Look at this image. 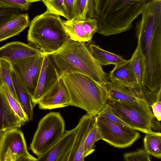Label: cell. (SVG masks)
<instances>
[{
  "mask_svg": "<svg viewBox=\"0 0 161 161\" xmlns=\"http://www.w3.org/2000/svg\"><path fill=\"white\" fill-rule=\"evenodd\" d=\"M141 14L136 35L144 65L145 86L158 93L161 92V0L150 2Z\"/></svg>",
  "mask_w": 161,
  "mask_h": 161,
  "instance_id": "cell-1",
  "label": "cell"
},
{
  "mask_svg": "<svg viewBox=\"0 0 161 161\" xmlns=\"http://www.w3.org/2000/svg\"><path fill=\"white\" fill-rule=\"evenodd\" d=\"M153 0H94L97 33L105 36L130 29L133 21Z\"/></svg>",
  "mask_w": 161,
  "mask_h": 161,
  "instance_id": "cell-2",
  "label": "cell"
},
{
  "mask_svg": "<svg viewBox=\"0 0 161 161\" xmlns=\"http://www.w3.org/2000/svg\"><path fill=\"white\" fill-rule=\"evenodd\" d=\"M50 56L60 75L66 72H78L101 85H105L108 81V74L93 57L85 42L69 39Z\"/></svg>",
  "mask_w": 161,
  "mask_h": 161,
  "instance_id": "cell-3",
  "label": "cell"
},
{
  "mask_svg": "<svg viewBox=\"0 0 161 161\" xmlns=\"http://www.w3.org/2000/svg\"><path fill=\"white\" fill-rule=\"evenodd\" d=\"M60 77L69 96V106L80 108L94 116L104 109L108 99L105 85L78 72H66Z\"/></svg>",
  "mask_w": 161,
  "mask_h": 161,
  "instance_id": "cell-4",
  "label": "cell"
},
{
  "mask_svg": "<svg viewBox=\"0 0 161 161\" xmlns=\"http://www.w3.org/2000/svg\"><path fill=\"white\" fill-rule=\"evenodd\" d=\"M69 39L58 15L46 11L30 24L27 40L45 54L51 55Z\"/></svg>",
  "mask_w": 161,
  "mask_h": 161,
  "instance_id": "cell-5",
  "label": "cell"
},
{
  "mask_svg": "<svg viewBox=\"0 0 161 161\" xmlns=\"http://www.w3.org/2000/svg\"><path fill=\"white\" fill-rule=\"evenodd\" d=\"M65 131L64 120L60 113L51 112L39 121L30 148L39 157L51 147Z\"/></svg>",
  "mask_w": 161,
  "mask_h": 161,
  "instance_id": "cell-6",
  "label": "cell"
},
{
  "mask_svg": "<svg viewBox=\"0 0 161 161\" xmlns=\"http://www.w3.org/2000/svg\"><path fill=\"white\" fill-rule=\"evenodd\" d=\"M109 105L117 116L138 131L147 133L153 132L154 127L153 114L129 103L108 99Z\"/></svg>",
  "mask_w": 161,
  "mask_h": 161,
  "instance_id": "cell-7",
  "label": "cell"
},
{
  "mask_svg": "<svg viewBox=\"0 0 161 161\" xmlns=\"http://www.w3.org/2000/svg\"><path fill=\"white\" fill-rule=\"evenodd\" d=\"M96 122L102 136V140L115 147H130L140 136L138 130L99 115L96 116Z\"/></svg>",
  "mask_w": 161,
  "mask_h": 161,
  "instance_id": "cell-8",
  "label": "cell"
},
{
  "mask_svg": "<svg viewBox=\"0 0 161 161\" xmlns=\"http://www.w3.org/2000/svg\"><path fill=\"white\" fill-rule=\"evenodd\" d=\"M16 127L0 134V161H36L29 153L23 132Z\"/></svg>",
  "mask_w": 161,
  "mask_h": 161,
  "instance_id": "cell-9",
  "label": "cell"
},
{
  "mask_svg": "<svg viewBox=\"0 0 161 161\" xmlns=\"http://www.w3.org/2000/svg\"><path fill=\"white\" fill-rule=\"evenodd\" d=\"M44 54L25 58L11 63L13 70L31 98L36 90Z\"/></svg>",
  "mask_w": 161,
  "mask_h": 161,
  "instance_id": "cell-10",
  "label": "cell"
},
{
  "mask_svg": "<svg viewBox=\"0 0 161 161\" xmlns=\"http://www.w3.org/2000/svg\"><path fill=\"white\" fill-rule=\"evenodd\" d=\"M60 76L51 58L44 54L36 90L31 97L33 108L38 104L40 98L56 85L60 79Z\"/></svg>",
  "mask_w": 161,
  "mask_h": 161,
  "instance_id": "cell-11",
  "label": "cell"
},
{
  "mask_svg": "<svg viewBox=\"0 0 161 161\" xmlns=\"http://www.w3.org/2000/svg\"><path fill=\"white\" fill-rule=\"evenodd\" d=\"M96 122V116H82L75 127L76 134L68 161H83L84 144L87 137Z\"/></svg>",
  "mask_w": 161,
  "mask_h": 161,
  "instance_id": "cell-12",
  "label": "cell"
},
{
  "mask_svg": "<svg viewBox=\"0 0 161 161\" xmlns=\"http://www.w3.org/2000/svg\"><path fill=\"white\" fill-rule=\"evenodd\" d=\"M76 134L75 127L66 131L61 138L37 161H68Z\"/></svg>",
  "mask_w": 161,
  "mask_h": 161,
  "instance_id": "cell-13",
  "label": "cell"
},
{
  "mask_svg": "<svg viewBox=\"0 0 161 161\" xmlns=\"http://www.w3.org/2000/svg\"><path fill=\"white\" fill-rule=\"evenodd\" d=\"M70 99L67 90L60 78L56 85L39 101L41 109H51L69 106Z\"/></svg>",
  "mask_w": 161,
  "mask_h": 161,
  "instance_id": "cell-14",
  "label": "cell"
},
{
  "mask_svg": "<svg viewBox=\"0 0 161 161\" xmlns=\"http://www.w3.org/2000/svg\"><path fill=\"white\" fill-rule=\"evenodd\" d=\"M44 54L39 49L19 42L7 43L0 47V59L11 63L25 58Z\"/></svg>",
  "mask_w": 161,
  "mask_h": 161,
  "instance_id": "cell-15",
  "label": "cell"
},
{
  "mask_svg": "<svg viewBox=\"0 0 161 161\" xmlns=\"http://www.w3.org/2000/svg\"><path fill=\"white\" fill-rule=\"evenodd\" d=\"M105 85L108 99L129 103L151 114H153L150 107L134 96L125 87L116 84L109 81Z\"/></svg>",
  "mask_w": 161,
  "mask_h": 161,
  "instance_id": "cell-16",
  "label": "cell"
},
{
  "mask_svg": "<svg viewBox=\"0 0 161 161\" xmlns=\"http://www.w3.org/2000/svg\"><path fill=\"white\" fill-rule=\"evenodd\" d=\"M110 81L127 88L138 85L130 69V60L115 65L108 75Z\"/></svg>",
  "mask_w": 161,
  "mask_h": 161,
  "instance_id": "cell-17",
  "label": "cell"
},
{
  "mask_svg": "<svg viewBox=\"0 0 161 161\" xmlns=\"http://www.w3.org/2000/svg\"><path fill=\"white\" fill-rule=\"evenodd\" d=\"M30 24L27 14H20L11 19L0 27V42L19 35Z\"/></svg>",
  "mask_w": 161,
  "mask_h": 161,
  "instance_id": "cell-18",
  "label": "cell"
},
{
  "mask_svg": "<svg viewBox=\"0 0 161 161\" xmlns=\"http://www.w3.org/2000/svg\"><path fill=\"white\" fill-rule=\"evenodd\" d=\"M25 123L14 112L0 92V134L9 129L20 128Z\"/></svg>",
  "mask_w": 161,
  "mask_h": 161,
  "instance_id": "cell-19",
  "label": "cell"
},
{
  "mask_svg": "<svg viewBox=\"0 0 161 161\" xmlns=\"http://www.w3.org/2000/svg\"><path fill=\"white\" fill-rule=\"evenodd\" d=\"M89 48L93 57L102 66L110 64L115 66L127 61L121 56L105 50L95 44H90Z\"/></svg>",
  "mask_w": 161,
  "mask_h": 161,
  "instance_id": "cell-20",
  "label": "cell"
},
{
  "mask_svg": "<svg viewBox=\"0 0 161 161\" xmlns=\"http://www.w3.org/2000/svg\"><path fill=\"white\" fill-rule=\"evenodd\" d=\"M12 76L14 87L23 108L28 117L29 120L33 119V108L31 96L22 85L12 69Z\"/></svg>",
  "mask_w": 161,
  "mask_h": 161,
  "instance_id": "cell-21",
  "label": "cell"
},
{
  "mask_svg": "<svg viewBox=\"0 0 161 161\" xmlns=\"http://www.w3.org/2000/svg\"><path fill=\"white\" fill-rule=\"evenodd\" d=\"M65 29L69 38L74 41L85 42L91 40L86 33L82 23V20L71 19L63 20Z\"/></svg>",
  "mask_w": 161,
  "mask_h": 161,
  "instance_id": "cell-22",
  "label": "cell"
},
{
  "mask_svg": "<svg viewBox=\"0 0 161 161\" xmlns=\"http://www.w3.org/2000/svg\"><path fill=\"white\" fill-rule=\"evenodd\" d=\"M131 71L136 80L138 86H144V67L142 58L137 47L129 59Z\"/></svg>",
  "mask_w": 161,
  "mask_h": 161,
  "instance_id": "cell-23",
  "label": "cell"
},
{
  "mask_svg": "<svg viewBox=\"0 0 161 161\" xmlns=\"http://www.w3.org/2000/svg\"><path fill=\"white\" fill-rule=\"evenodd\" d=\"M144 148L149 155L161 158V133L154 132L146 133L144 139Z\"/></svg>",
  "mask_w": 161,
  "mask_h": 161,
  "instance_id": "cell-24",
  "label": "cell"
},
{
  "mask_svg": "<svg viewBox=\"0 0 161 161\" xmlns=\"http://www.w3.org/2000/svg\"><path fill=\"white\" fill-rule=\"evenodd\" d=\"M87 14L89 17L94 18V0H74L72 19L83 20Z\"/></svg>",
  "mask_w": 161,
  "mask_h": 161,
  "instance_id": "cell-25",
  "label": "cell"
},
{
  "mask_svg": "<svg viewBox=\"0 0 161 161\" xmlns=\"http://www.w3.org/2000/svg\"><path fill=\"white\" fill-rule=\"evenodd\" d=\"M0 92L15 114L25 123L29 121L27 116L20 102L14 97L5 85L3 84Z\"/></svg>",
  "mask_w": 161,
  "mask_h": 161,
  "instance_id": "cell-26",
  "label": "cell"
},
{
  "mask_svg": "<svg viewBox=\"0 0 161 161\" xmlns=\"http://www.w3.org/2000/svg\"><path fill=\"white\" fill-rule=\"evenodd\" d=\"M0 67L2 81L3 85L8 88L12 95L19 101L13 84L12 76V67L10 62L0 59Z\"/></svg>",
  "mask_w": 161,
  "mask_h": 161,
  "instance_id": "cell-27",
  "label": "cell"
},
{
  "mask_svg": "<svg viewBox=\"0 0 161 161\" xmlns=\"http://www.w3.org/2000/svg\"><path fill=\"white\" fill-rule=\"evenodd\" d=\"M102 139L101 134L96 122L88 134L85 143L84 151L85 158L94 152L95 150L94 148L95 144Z\"/></svg>",
  "mask_w": 161,
  "mask_h": 161,
  "instance_id": "cell-28",
  "label": "cell"
},
{
  "mask_svg": "<svg viewBox=\"0 0 161 161\" xmlns=\"http://www.w3.org/2000/svg\"><path fill=\"white\" fill-rule=\"evenodd\" d=\"M47 7L46 11L62 16L68 19L64 5V0H42Z\"/></svg>",
  "mask_w": 161,
  "mask_h": 161,
  "instance_id": "cell-29",
  "label": "cell"
},
{
  "mask_svg": "<svg viewBox=\"0 0 161 161\" xmlns=\"http://www.w3.org/2000/svg\"><path fill=\"white\" fill-rule=\"evenodd\" d=\"M125 161H150L149 154L144 149H140L136 151L125 153L123 155Z\"/></svg>",
  "mask_w": 161,
  "mask_h": 161,
  "instance_id": "cell-30",
  "label": "cell"
},
{
  "mask_svg": "<svg viewBox=\"0 0 161 161\" xmlns=\"http://www.w3.org/2000/svg\"><path fill=\"white\" fill-rule=\"evenodd\" d=\"M20 14L19 9L7 7L0 3V27Z\"/></svg>",
  "mask_w": 161,
  "mask_h": 161,
  "instance_id": "cell-31",
  "label": "cell"
},
{
  "mask_svg": "<svg viewBox=\"0 0 161 161\" xmlns=\"http://www.w3.org/2000/svg\"><path fill=\"white\" fill-rule=\"evenodd\" d=\"M83 25L88 38L91 40L93 35L97 33V22L94 18H86L82 20Z\"/></svg>",
  "mask_w": 161,
  "mask_h": 161,
  "instance_id": "cell-32",
  "label": "cell"
},
{
  "mask_svg": "<svg viewBox=\"0 0 161 161\" xmlns=\"http://www.w3.org/2000/svg\"><path fill=\"white\" fill-rule=\"evenodd\" d=\"M0 3L21 11L27 10L31 5V3L26 0H0Z\"/></svg>",
  "mask_w": 161,
  "mask_h": 161,
  "instance_id": "cell-33",
  "label": "cell"
},
{
  "mask_svg": "<svg viewBox=\"0 0 161 161\" xmlns=\"http://www.w3.org/2000/svg\"><path fill=\"white\" fill-rule=\"evenodd\" d=\"M98 115L106 117L114 122L133 129L131 126L115 115L113 113L110 106L108 103L104 109Z\"/></svg>",
  "mask_w": 161,
  "mask_h": 161,
  "instance_id": "cell-34",
  "label": "cell"
},
{
  "mask_svg": "<svg viewBox=\"0 0 161 161\" xmlns=\"http://www.w3.org/2000/svg\"><path fill=\"white\" fill-rule=\"evenodd\" d=\"M152 112L155 117L158 121H160L161 119V101H158L154 103L151 106Z\"/></svg>",
  "mask_w": 161,
  "mask_h": 161,
  "instance_id": "cell-35",
  "label": "cell"
},
{
  "mask_svg": "<svg viewBox=\"0 0 161 161\" xmlns=\"http://www.w3.org/2000/svg\"><path fill=\"white\" fill-rule=\"evenodd\" d=\"M74 2V0H64V5L68 16V20L72 19L73 13Z\"/></svg>",
  "mask_w": 161,
  "mask_h": 161,
  "instance_id": "cell-36",
  "label": "cell"
},
{
  "mask_svg": "<svg viewBox=\"0 0 161 161\" xmlns=\"http://www.w3.org/2000/svg\"><path fill=\"white\" fill-rule=\"evenodd\" d=\"M3 84L1 78V69H0V92L1 90V89L2 86Z\"/></svg>",
  "mask_w": 161,
  "mask_h": 161,
  "instance_id": "cell-37",
  "label": "cell"
},
{
  "mask_svg": "<svg viewBox=\"0 0 161 161\" xmlns=\"http://www.w3.org/2000/svg\"><path fill=\"white\" fill-rule=\"evenodd\" d=\"M28 2L30 3H32L35 2H38L40 1H41L42 0H26Z\"/></svg>",
  "mask_w": 161,
  "mask_h": 161,
  "instance_id": "cell-38",
  "label": "cell"
}]
</instances>
